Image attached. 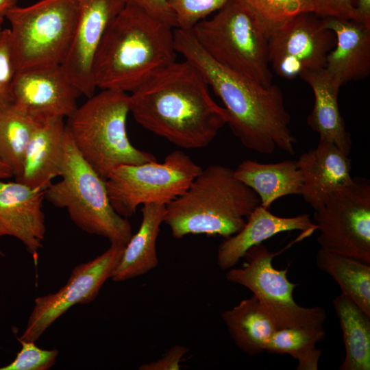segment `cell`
<instances>
[{"mask_svg":"<svg viewBox=\"0 0 370 370\" xmlns=\"http://www.w3.org/2000/svg\"><path fill=\"white\" fill-rule=\"evenodd\" d=\"M230 337L245 354L255 356L264 352V347L278 328L252 295L237 305L221 312Z\"/></svg>","mask_w":370,"mask_h":370,"instance_id":"cell-24","label":"cell"},{"mask_svg":"<svg viewBox=\"0 0 370 370\" xmlns=\"http://www.w3.org/2000/svg\"><path fill=\"white\" fill-rule=\"evenodd\" d=\"M17 0H0V18H4L6 13L16 5Z\"/></svg>","mask_w":370,"mask_h":370,"instance_id":"cell-37","label":"cell"},{"mask_svg":"<svg viewBox=\"0 0 370 370\" xmlns=\"http://www.w3.org/2000/svg\"><path fill=\"white\" fill-rule=\"evenodd\" d=\"M66 134L64 118L43 120L27 146L21 173L15 180L46 190L54 177L61 175L65 158Z\"/></svg>","mask_w":370,"mask_h":370,"instance_id":"cell-19","label":"cell"},{"mask_svg":"<svg viewBox=\"0 0 370 370\" xmlns=\"http://www.w3.org/2000/svg\"><path fill=\"white\" fill-rule=\"evenodd\" d=\"M0 255H1V256H3V252H2L1 250H0Z\"/></svg>","mask_w":370,"mask_h":370,"instance_id":"cell-40","label":"cell"},{"mask_svg":"<svg viewBox=\"0 0 370 370\" xmlns=\"http://www.w3.org/2000/svg\"><path fill=\"white\" fill-rule=\"evenodd\" d=\"M234 170L236 177L256 193L265 208L282 197L301 195L302 179L296 160L265 164L245 160Z\"/></svg>","mask_w":370,"mask_h":370,"instance_id":"cell-23","label":"cell"},{"mask_svg":"<svg viewBox=\"0 0 370 370\" xmlns=\"http://www.w3.org/2000/svg\"><path fill=\"white\" fill-rule=\"evenodd\" d=\"M345 350L340 370L370 369V316L341 293L333 301Z\"/></svg>","mask_w":370,"mask_h":370,"instance_id":"cell-25","label":"cell"},{"mask_svg":"<svg viewBox=\"0 0 370 370\" xmlns=\"http://www.w3.org/2000/svg\"><path fill=\"white\" fill-rule=\"evenodd\" d=\"M334 32L336 45L328 53L325 69L335 84L362 79L370 73V28L353 20L321 18Z\"/></svg>","mask_w":370,"mask_h":370,"instance_id":"cell-18","label":"cell"},{"mask_svg":"<svg viewBox=\"0 0 370 370\" xmlns=\"http://www.w3.org/2000/svg\"><path fill=\"white\" fill-rule=\"evenodd\" d=\"M325 336L323 325L278 329L265 345L264 351L291 355L297 360V370H317L321 350L315 346Z\"/></svg>","mask_w":370,"mask_h":370,"instance_id":"cell-28","label":"cell"},{"mask_svg":"<svg viewBox=\"0 0 370 370\" xmlns=\"http://www.w3.org/2000/svg\"><path fill=\"white\" fill-rule=\"evenodd\" d=\"M316 231L317 226L308 214L282 217L259 205L249 215L242 229L225 238L219 245L217 263L221 269L234 267L247 251L254 245L284 232Z\"/></svg>","mask_w":370,"mask_h":370,"instance_id":"cell-20","label":"cell"},{"mask_svg":"<svg viewBox=\"0 0 370 370\" xmlns=\"http://www.w3.org/2000/svg\"><path fill=\"white\" fill-rule=\"evenodd\" d=\"M336 45L332 31L312 12L301 13L268 38L269 60L278 76L291 79L307 71L325 68Z\"/></svg>","mask_w":370,"mask_h":370,"instance_id":"cell-13","label":"cell"},{"mask_svg":"<svg viewBox=\"0 0 370 370\" xmlns=\"http://www.w3.org/2000/svg\"><path fill=\"white\" fill-rule=\"evenodd\" d=\"M356 10V22L370 28V0H352Z\"/></svg>","mask_w":370,"mask_h":370,"instance_id":"cell-36","label":"cell"},{"mask_svg":"<svg viewBox=\"0 0 370 370\" xmlns=\"http://www.w3.org/2000/svg\"><path fill=\"white\" fill-rule=\"evenodd\" d=\"M12 176H13V173L11 169L6 164L0 155V181L10 178Z\"/></svg>","mask_w":370,"mask_h":370,"instance_id":"cell-38","label":"cell"},{"mask_svg":"<svg viewBox=\"0 0 370 370\" xmlns=\"http://www.w3.org/2000/svg\"><path fill=\"white\" fill-rule=\"evenodd\" d=\"M88 99L67 117L66 127L80 155L99 175L106 180L121 165L157 161L127 136L128 93L102 90Z\"/></svg>","mask_w":370,"mask_h":370,"instance_id":"cell-5","label":"cell"},{"mask_svg":"<svg viewBox=\"0 0 370 370\" xmlns=\"http://www.w3.org/2000/svg\"><path fill=\"white\" fill-rule=\"evenodd\" d=\"M3 19L4 18H0V34H1V31H2V29H2V24H3Z\"/></svg>","mask_w":370,"mask_h":370,"instance_id":"cell-39","label":"cell"},{"mask_svg":"<svg viewBox=\"0 0 370 370\" xmlns=\"http://www.w3.org/2000/svg\"><path fill=\"white\" fill-rule=\"evenodd\" d=\"M260 201L234 170L210 165L180 197L165 205L164 223L175 238L188 234L228 238L244 226Z\"/></svg>","mask_w":370,"mask_h":370,"instance_id":"cell-4","label":"cell"},{"mask_svg":"<svg viewBox=\"0 0 370 370\" xmlns=\"http://www.w3.org/2000/svg\"><path fill=\"white\" fill-rule=\"evenodd\" d=\"M125 4L139 7L150 14L176 27L175 16L166 0H123Z\"/></svg>","mask_w":370,"mask_h":370,"instance_id":"cell-35","label":"cell"},{"mask_svg":"<svg viewBox=\"0 0 370 370\" xmlns=\"http://www.w3.org/2000/svg\"><path fill=\"white\" fill-rule=\"evenodd\" d=\"M269 37L297 15L313 12L312 0H239Z\"/></svg>","mask_w":370,"mask_h":370,"instance_id":"cell-29","label":"cell"},{"mask_svg":"<svg viewBox=\"0 0 370 370\" xmlns=\"http://www.w3.org/2000/svg\"><path fill=\"white\" fill-rule=\"evenodd\" d=\"M188 349L182 345H174L156 361L141 365L140 370H180L183 367L181 362Z\"/></svg>","mask_w":370,"mask_h":370,"instance_id":"cell-34","label":"cell"},{"mask_svg":"<svg viewBox=\"0 0 370 370\" xmlns=\"http://www.w3.org/2000/svg\"><path fill=\"white\" fill-rule=\"evenodd\" d=\"M313 12L320 18L336 17L356 21L352 0H312Z\"/></svg>","mask_w":370,"mask_h":370,"instance_id":"cell-33","label":"cell"},{"mask_svg":"<svg viewBox=\"0 0 370 370\" xmlns=\"http://www.w3.org/2000/svg\"><path fill=\"white\" fill-rule=\"evenodd\" d=\"M229 0H166L175 16V28L190 30L199 22L217 12Z\"/></svg>","mask_w":370,"mask_h":370,"instance_id":"cell-30","label":"cell"},{"mask_svg":"<svg viewBox=\"0 0 370 370\" xmlns=\"http://www.w3.org/2000/svg\"><path fill=\"white\" fill-rule=\"evenodd\" d=\"M202 168L181 150L168 154L162 162L123 164L106 180L110 203L115 211L127 218L140 205L167 204L182 195Z\"/></svg>","mask_w":370,"mask_h":370,"instance_id":"cell-9","label":"cell"},{"mask_svg":"<svg viewBox=\"0 0 370 370\" xmlns=\"http://www.w3.org/2000/svg\"><path fill=\"white\" fill-rule=\"evenodd\" d=\"M165 204L149 203L143 206L142 221L124 247L111 279L123 282L143 275L158 264L156 241L164 223Z\"/></svg>","mask_w":370,"mask_h":370,"instance_id":"cell-22","label":"cell"},{"mask_svg":"<svg viewBox=\"0 0 370 370\" xmlns=\"http://www.w3.org/2000/svg\"><path fill=\"white\" fill-rule=\"evenodd\" d=\"M79 14V0H40L15 5L5 14L18 72L61 65L70 47Z\"/></svg>","mask_w":370,"mask_h":370,"instance_id":"cell-8","label":"cell"},{"mask_svg":"<svg viewBox=\"0 0 370 370\" xmlns=\"http://www.w3.org/2000/svg\"><path fill=\"white\" fill-rule=\"evenodd\" d=\"M123 0H79V14L73 39L61 67L81 95L90 98L97 89L94 61L104 34L125 6Z\"/></svg>","mask_w":370,"mask_h":370,"instance_id":"cell-14","label":"cell"},{"mask_svg":"<svg viewBox=\"0 0 370 370\" xmlns=\"http://www.w3.org/2000/svg\"><path fill=\"white\" fill-rule=\"evenodd\" d=\"M174 27L125 4L108 25L92 69L96 88L132 92L175 62Z\"/></svg>","mask_w":370,"mask_h":370,"instance_id":"cell-3","label":"cell"},{"mask_svg":"<svg viewBox=\"0 0 370 370\" xmlns=\"http://www.w3.org/2000/svg\"><path fill=\"white\" fill-rule=\"evenodd\" d=\"M316 264L337 283L342 294L370 316V264L320 248Z\"/></svg>","mask_w":370,"mask_h":370,"instance_id":"cell-26","label":"cell"},{"mask_svg":"<svg viewBox=\"0 0 370 370\" xmlns=\"http://www.w3.org/2000/svg\"><path fill=\"white\" fill-rule=\"evenodd\" d=\"M190 29L215 61L263 86L272 83L268 38L239 0H229Z\"/></svg>","mask_w":370,"mask_h":370,"instance_id":"cell-7","label":"cell"},{"mask_svg":"<svg viewBox=\"0 0 370 370\" xmlns=\"http://www.w3.org/2000/svg\"><path fill=\"white\" fill-rule=\"evenodd\" d=\"M312 90L314 104L307 123L319 135V140L334 144L345 155L352 149V138L347 131L338 104L340 87L334 83L325 68L307 71L299 75Z\"/></svg>","mask_w":370,"mask_h":370,"instance_id":"cell-21","label":"cell"},{"mask_svg":"<svg viewBox=\"0 0 370 370\" xmlns=\"http://www.w3.org/2000/svg\"><path fill=\"white\" fill-rule=\"evenodd\" d=\"M18 73L9 29L0 34V107L13 103L12 88Z\"/></svg>","mask_w":370,"mask_h":370,"instance_id":"cell-32","label":"cell"},{"mask_svg":"<svg viewBox=\"0 0 370 370\" xmlns=\"http://www.w3.org/2000/svg\"><path fill=\"white\" fill-rule=\"evenodd\" d=\"M317 243L327 251L370 264V182L353 178L314 210Z\"/></svg>","mask_w":370,"mask_h":370,"instance_id":"cell-11","label":"cell"},{"mask_svg":"<svg viewBox=\"0 0 370 370\" xmlns=\"http://www.w3.org/2000/svg\"><path fill=\"white\" fill-rule=\"evenodd\" d=\"M42 121L14 103L0 107V155L14 177L21 173L27 146Z\"/></svg>","mask_w":370,"mask_h":370,"instance_id":"cell-27","label":"cell"},{"mask_svg":"<svg viewBox=\"0 0 370 370\" xmlns=\"http://www.w3.org/2000/svg\"><path fill=\"white\" fill-rule=\"evenodd\" d=\"M125 246L110 243L99 256L75 266L67 282L57 292L36 297L25 330L18 339L36 342L71 307L92 301L111 278Z\"/></svg>","mask_w":370,"mask_h":370,"instance_id":"cell-12","label":"cell"},{"mask_svg":"<svg viewBox=\"0 0 370 370\" xmlns=\"http://www.w3.org/2000/svg\"><path fill=\"white\" fill-rule=\"evenodd\" d=\"M79 95L60 65L20 71L12 88L13 103L40 121L69 117Z\"/></svg>","mask_w":370,"mask_h":370,"instance_id":"cell-15","label":"cell"},{"mask_svg":"<svg viewBox=\"0 0 370 370\" xmlns=\"http://www.w3.org/2000/svg\"><path fill=\"white\" fill-rule=\"evenodd\" d=\"M297 161L302 179L301 196L317 210L336 191L351 184L352 163L334 144L319 140Z\"/></svg>","mask_w":370,"mask_h":370,"instance_id":"cell-17","label":"cell"},{"mask_svg":"<svg viewBox=\"0 0 370 370\" xmlns=\"http://www.w3.org/2000/svg\"><path fill=\"white\" fill-rule=\"evenodd\" d=\"M130 108L140 126L187 149L207 147L227 124L225 108L186 60L175 61L132 92Z\"/></svg>","mask_w":370,"mask_h":370,"instance_id":"cell-2","label":"cell"},{"mask_svg":"<svg viewBox=\"0 0 370 370\" xmlns=\"http://www.w3.org/2000/svg\"><path fill=\"white\" fill-rule=\"evenodd\" d=\"M45 193L41 187L16 180L0 181V237L10 236L21 241L36 264L46 232L42 210Z\"/></svg>","mask_w":370,"mask_h":370,"instance_id":"cell-16","label":"cell"},{"mask_svg":"<svg viewBox=\"0 0 370 370\" xmlns=\"http://www.w3.org/2000/svg\"><path fill=\"white\" fill-rule=\"evenodd\" d=\"M174 42L177 53L200 71L221 100L227 124L245 148L266 155L276 149L295 153L297 140L289 128L291 116L278 86H263L221 65L205 51L190 30L174 29Z\"/></svg>","mask_w":370,"mask_h":370,"instance_id":"cell-1","label":"cell"},{"mask_svg":"<svg viewBox=\"0 0 370 370\" xmlns=\"http://www.w3.org/2000/svg\"><path fill=\"white\" fill-rule=\"evenodd\" d=\"M18 341L21 349L15 358L0 370H48L56 363L59 351L56 349H42L35 345L34 341Z\"/></svg>","mask_w":370,"mask_h":370,"instance_id":"cell-31","label":"cell"},{"mask_svg":"<svg viewBox=\"0 0 370 370\" xmlns=\"http://www.w3.org/2000/svg\"><path fill=\"white\" fill-rule=\"evenodd\" d=\"M60 177L61 180L45 190V198L66 209L71 220L83 231L103 236L110 243L126 245L133 234L130 223L113 208L106 180L82 158L67 130Z\"/></svg>","mask_w":370,"mask_h":370,"instance_id":"cell-6","label":"cell"},{"mask_svg":"<svg viewBox=\"0 0 370 370\" xmlns=\"http://www.w3.org/2000/svg\"><path fill=\"white\" fill-rule=\"evenodd\" d=\"M280 252L272 253L262 243L249 248L241 267L231 268L226 279L249 289L275 322L278 330L286 328L323 325L325 310L306 308L293 299L297 284L287 278L288 268L275 269L272 261Z\"/></svg>","mask_w":370,"mask_h":370,"instance_id":"cell-10","label":"cell"}]
</instances>
